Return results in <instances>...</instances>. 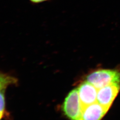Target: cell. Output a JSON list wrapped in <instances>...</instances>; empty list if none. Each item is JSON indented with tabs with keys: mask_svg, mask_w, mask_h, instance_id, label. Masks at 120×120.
Segmentation results:
<instances>
[{
	"mask_svg": "<svg viewBox=\"0 0 120 120\" xmlns=\"http://www.w3.org/2000/svg\"><path fill=\"white\" fill-rule=\"evenodd\" d=\"M77 89L83 107L97 102L98 89L91 83L87 81L84 82Z\"/></svg>",
	"mask_w": 120,
	"mask_h": 120,
	"instance_id": "3957f363",
	"label": "cell"
},
{
	"mask_svg": "<svg viewBox=\"0 0 120 120\" xmlns=\"http://www.w3.org/2000/svg\"><path fill=\"white\" fill-rule=\"evenodd\" d=\"M108 110L98 102L92 104L83 108L82 120H101Z\"/></svg>",
	"mask_w": 120,
	"mask_h": 120,
	"instance_id": "5b68a950",
	"label": "cell"
},
{
	"mask_svg": "<svg viewBox=\"0 0 120 120\" xmlns=\"http://www.w3.org/2000/svg\"><path fill=\"white\" fill-rule=\"evenodd\" d=\"M120 90V86L112 85L98 90L97 102L105 107L109 109Z\"/></svg>",
	"mask_w": 120,
	"mask_h": 120,
	"instance_id": "277c9868",
	"label": "cell"
},
{
	"mask_svg": "<svg viewBox=\"0 0 120 120\" xmlns=\"http://www.w3.org/2000/svg\"><path fill=\"white\" fill-rule=\"evenodd\" d=\"M4 89H0V116H2L4 112L5 101Z\"/></svg>",
	"mask_w": 120,
	"mask_h": 120,
	"instance_id": "52a82bcc",
	"label": "cell"
},
{
	"mask_svg": "<svg viewBox=\"0 0 120 120\" xmlns=\"http://www.w3.org/2000/svg\"><path fill=\"white\" fill-rule=\"evenodd\" d=\"M1 117H2V116H0V119H1Z\"/></svg>",
	"mask_w": 120,
	"mask_h": 120,
	"instance_id": "9c48e42d",
	"label": "cell"
},
{
	"mask_svg": "<svg viewBox=\"0 0 120 120\" xmlns=\"http://www.w3.org/2000/svg\"><path fill=\"white\" fill-rule=\"evenodd\" d=\"M86 81L98 90L106 86H120V71L118 69H99L89 74Z\"/></svg>",
	"mask_w": 120,
	"mask_h": 120,
	"instance_id": "6da1fadb",
	"label": "cell"
},
{
	"mask_svg": "<svg viewBox=\"0 0 120 120\" xmlns=\"http://www.w3.org/2000/svg\"><path fill=\"white\" fill-rule=\"evenodd\" d=\"M16 82L14 78L0 73V89H5L8 86L15 83Z\"/></svg>",
	"mask_w": 120,
	"mask_h": 120,
	"instance_id": "8992f818",
	"label": "cell"
},
{
	"mask_svg": "<svg viewBox=\"0 0 120 120\" xmlns=\"http://www.w3.org/2000/svg\"><path fill=\"white\" fill-rule=\"evenodd\" d=\"M30 2L33 4H39L41 3H43L44 2H46L48 1H49L50 0H29Z\"/></svg>",
	"mask_w": 120,
	"mask_h": 120,
	"instance_id": "ba28073f",
	"label": "cell"
},
{
	"mask_svg": "<svg viewBox=\"0 0 120 120\" xmlns=\"http://www.w3.org/2000/svg\"><path fill=\"white\" fill-rule=\"evenodd\" d=\"M83 108L77 89H74L69 92L65 98L62 106L63 112L70 120H82Z\"/></svg>",
	"mask_w": 120,
	"mask_h": 120,
	"instance_id": "7a4b0ae2",
	"label": "cell"
}]
</instances>
